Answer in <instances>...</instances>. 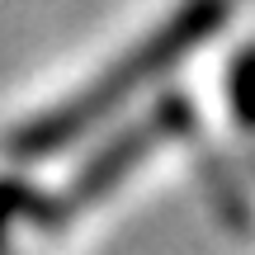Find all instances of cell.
I'll list each match as a JSON object with an SVG mask.
<instances>
[{
	"label": "cell",
	"mask_w": 255,
	"mask_h": 255,
	"mask_svg": "<svg viewBox=\"0 0 255 255\" xmlns=\"http://www.w3.org/2000/svg\"><path fill=\"white\" fill-rule=\"evenodd\" d=\"M227 19H232V0H184V5H175L151 33L137 38L128 52H119L100 76H90L81 90H71L66 100L47 104L33 119L14 123L9 137H5V156L14 165H38V161L62 156L66 146H76L85 132H95L104 119H114L132 95L151 90V85L165 81L180 62H189Z\"/></svg>",
	"instance_id": "6da1fadb"
},
{
	"label": "cell",
	"mask_w": 255,
	"mask_h": 255,
	"mask_svg": "<svg viewBox=\"0 0 255 255\" xmlns=\"http://www.w3.org/2000/svg\"><path fill=\"white\" fill-rule=\"evenodd\" d=\"M199 123V109L184 90H165L142 119H128L123 128H114L100 146L81 156V165L71 170V180L62 184L57 194H43V208H38V222L33 227L43 232H62L71 227L76 218H85L90 208H100L104 199L123 189V180L146 165L165 142H180L184 132H194Z\"/></svg>",
	"instance_id": "7a4b0ae2"
},
{
	"label": "cell",
	"mask_w": 255,
	"mask_h": 255,
	"mask_svg": "<svg viewBox=\"0 0 255 255\" xmlns=\"http://www.w3.org/2000/svg\"><path fill=\"white\" fill-rule=\"evenodd\" d=\"M38 208H43V194H38L33 180H24V175H0V255L9 251L14 227L38 222Z\"/></svg>",
	"instance_id": "3957f363"
},
{
	"label": "cell",
	"mask_w": 255,
	"mask_h": 255,
	"mask_svg": "<svg viewBox=\"0 0 255 255\" xmlns=\"http://www.w3.org/2000/svg\"><path fill=\"white\" fill-rule=\"evenodd\" d=\"M251 52H237L232 57V76H227V90H232V114H237V123L246 128L251 123Z\"/></svg>",
	"instance_id": "277c9868"
}]
</instances>
